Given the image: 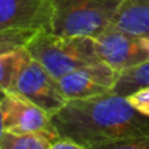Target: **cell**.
Instances as JSON below:
<instances>
[{"instance_id":"obj_1","label":"cell","mask_w":149,"mask_h":149,"mask_svg":"<svg viewBox=\"0 0 149 149\" xmlns=\"http://www.w3.org/2000/svg\"><path fill=\"white\" fill-rule=\"evenodd\" d=\"M50 123L59 136L73 140L82 149H114L119 143L149 136V115L113 92L68 100L50 116Z\"/></svg>"},{"instance_id":"obj_2","label":"cell","mask_w":149,"mask_h":149,"mask_svg":"<svg viewBox=\"0 0 149 149\" xmlns=\"http://www.w3.org/2000/svg\"><path fill=\"white\" fill-rule=\"evenodd\" d=\"M123 0H47L45 31L95 38L114 22Z\"/></svg>"},{"instance_id":"obj_3","label":"cell","mask_w":149,"mask_h":149,"mask_svg":"<svg viewBox=\"0 0 149 149\" xmlns=\"http://www.w3.org/2000/svg\"><path fill=\"white\" fill-rule=\"evenodd\" d=\"M31 58L38 60L55 79L98 62L95 39L90 37H68L38 30L26 43Z\"/></svg>"},{"instance_id":"obj_4","label":"cell","mask_w":149,"mask_h":149,"mask_svg":"<svg viewBox=\"0 0 149 149\" xmlns=\"http://www.w3.org/2000/svg\"><path fill=\"white\" fill-rule=\"evenodd\" d=\"M10 90L29 98L50 116L58 113L68 101L60 89L59 80L30 54L24 60Z\"/></svg>"},{"instance_id":"obj_5","label":"cell","mask_w":149,"mask_h":149,"mask_svg":"<svg viewBox=\"0 0 149 149\" xmlns=\"http://www.w3.org/2000/svg\"><path fill=\"white\" fill-rule=\"evenodd\" d=\"M98 56L111 68L120 72L149 60L143 39L111 25L95 37Z\"/></svg>"},{"instance_id":"obj_6","label":"cell","mask_w":149,"mask_h":149,"mask_svg":"<svg viewBox=\"0 0 149 149\" xmlns=\"http://www.w3.org/2000/svg\"><path fill=\"white\" fill-rule=\"evenodd\" d=\"M118 73L102 60L88 64L64 74L59 85L67 100H81L113 90Z\"/></svg>"},{"instance_id":"obj_7","label":"cell","mask_w":149,"mask_h":149,"mask_svg":"<svg viewBox=\"0 0 149 149\" xmlns=\"http://www.w3.org/2000/svg\"><path fill=\"white\" fill-rule=\"evenodd\" d=\"M3 131L12 134L51 128L50 115L29 98L16 92H5L1 100Z\"/></svg>"},{"instance_id":"obj_8","label":"cell","mask_w":149,"mask_h":149,"mask_svg":"<svg viewBox=\"0 0 149 149\" xmlns=\"http://www.w3.org/2000/svg\"><path fill=\"white\" fill-rule=\"evenodd\" d=\"M47 0H0V31L10 29L43 30Z\"/></svg>"},{"instance_id":"obj_9","label":"cell","mask_w":149,"mask_h":149,"mask_svg":"<svg viewBox=\"0 0 149 149\" xmlns=\"http://www.w3.org/2000/svg\"><path fill=\"white\" fill-rule=\"evenodd\" d=\"M113 26L139 38H149V0H123Z\"/></svg>"},{"instance_id":"obj_10","label":"cell","mask_w":149,"mask_h":149,"mask_svg":"<svg viewBox=\"0 0 149 149\" xmlns=\"http://www.w3.org/2000/svg\"><path fill=\"white\" fill-rule=\"evenodd\" d=\"M58 134L54 128L12 134L3 131L0 149H51Z\"/></svg>"},{"instance_id":"obj_11","label":"cell","mask_w":149,"mask_h":149,"mask_svg":"<svg viewBox=\"0 0 149 149\" xmlns=\"http://www.w3.org/2000/svg\"><path fill=\"white\" fill-rule=\"evenodd\" d=\"M147 86H149V60L120 71L111 92L127 97L136 90Z\"/></svg>"},{"instance_id":"obj_12","label":"cell","mask_w":149,"mask_h":149,"mask_svg":"<svg viewBox=\"0 0 149 149\" xmlns=\"http://www.w3.org/2000/svg\"><path fill=\"white\" fill-rule=\"evenodd\" d=\"M28 55L29 51L25 46L0 55V90L8 92L12 89L16 76Z\"/></svg>"},{"instance_id":"obj_13","label":"cell","mask_w":149,"mask_h":149,"mask_svg":"<svg viewBox=\"0 0 149 149\" xmlns=\"http://www.w3.org/2000/svg\"><path fill=\"white\" fill-rule=\"evenodd\" d=\"M37 31L36 29H10L0 31V55L26 46Z\"/></svg>"},{"instance_id":"obj_14","label":"cell","mask_w":149,"mask_h":149,"mask_svg":"<svg viewBox=\"0 0 149 149\" xmlns=\"http://www.w3.org/2000/svg\"><path fill=\"white\" fill-rule=\"evenodd\" d=\"M127 100L137 111L144 115H149V86L141 88L127 95Z\"/></svg>"},{"instance_id":"obj_15","label":"cell","mask_w":149,"mask_h":149,"mask_svg":"<svg viewBox=\"0 0 149 149\" xmlns=\"http://www.w3.org/2000/svg\"><path fill=\"white\" fill-rule=\"evenodd\" d=\"M51 149H82V148L76 141H73V140L58 135V137L55 139Z\"/></svg>"},{"instance_id":"obj_16","label":"cell","mask_w":149,"mask_h":149,"mask_svg":"<svg viewBox=\"0 0 149 149\" xmlns=\"http://www.w3.org/2000/svg\"><path fill=\"white\" fill-rule=\"evenodd\" d=\"M5 92L0 90V139H1V135H3V122H1V100L4 97Z\"/></svg>"},{"instance_id":"obj_17","label":"cell","mask_w":149,"mask_h":149,"mask_svg":"<svg viewBox=\"0 0 149 149\" xmlns=\"http://www.w3.org/2000/svg\"><path fill=\"white\" fill-rule=\"evenodd\" d=\"M141 39H143V43H144L145 49H147L149 52V38H141Z\"/></svg>"}]
</instances>
